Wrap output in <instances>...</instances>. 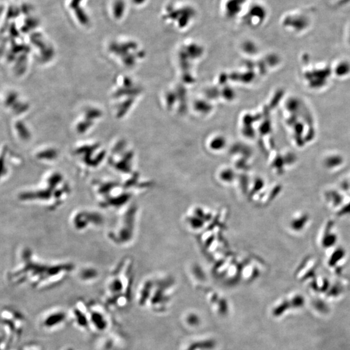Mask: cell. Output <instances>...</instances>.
I'll return each instance as SVG.
<instances>
[{"instance_id":"cell-1","label":"cell","mask_w":350,"mask_h":350,"mask_svg":"<svg viewBox=\"0 0 350 350\" xmlns=\"http://www.w3.org/2000/svg\"><path fill=\"white\" fill-rule=\"evenodd\" d=\"M75 271L72 261L43 258L26 246L18 250L15 262L7 271V280L14 286L46 290L61 285Z\"/></svg>"},{"instance_id":"cell-2","label":"cell","mask_w":350,"mask_h":350,"mask_svg":"<svg viewBox=\"0 0 350 350\" xmlns=\"http://www.w3.org/2000/svg\"><path fill=\"white\" fill-rule=\"evenodd\" d=\"M72 194L70 180L59 171L44 173L35 184L20 190L16 195L20 203L56 211L68 202Z\"/></svg>"},{"instance_id":"cell-3","label":"cell","mask_w":350,"mask_h":350,"mask_svg":"<svg viewBox=\"0 0 350 350\" xmlns=\"http://www.w3.org/2000/svg\"><path fill=\"white\" fill-rule=\"evenodd\" d=\"M134 262L129 256L119 259L104 283L102 302L111 310L127 308L132 300Z\"/></svg>"},{"instance_id":"cell-4","label":"cell","mask_w":350,"mask_h":350,"mask_svg":"<svg viewBox=\"0 0 350 350\" xmlns=\"http://www.w3.org/2000/svg\"><path fill=\"white\" fill-rule=\"evenodd\" d=\"M90 191L100 209L116 213L132 202L136 195L118 178L93 180L90 183Z\"/></svg>"},{"instance_id":"cell-5","label":"cell","mask_w":350,"mask_h":350,"mask_svg":"<svg viewBox=\"0 0 350 350\" xmlns=\"http://www.w3.org/2000/svg\"><path fill=\"white\" fill-rule=\"evenodd\" d=\"M116 213V218L107 228L106 239L114 247H129L137 237L139 208L132 202Z\"/></svg>"},{"instance_id":"cell-6","label":"cell","mask_w":350,"mask_h":350,"mask_svg":"<svg viewBox=\"0 0 350 350\" xmlns=\"http://www.w3.org/2000/svg\"><path fill=\"white\" fill-rule=\"evenodd\" d=\"M1 319V348L11 350L22 335L26 320L20 312L9 307L2 308Z\"/></svg>"},{"instance_id":"cell-7","label":"cell","mask_w":350,"mask_h":350,"mask_svg":"<svg viewBox=\"0 0 350 350\" xmlns=\"http://www.w3.org/2000/svg\"><path fill=\"white\" fill-rule=\"evenodd\" d=\"M100 209L87 207L73 209L69 216V225L76 232L80 233L101 229L105 225L106 218Z\"/></svg>"},{"instance_id":"cell-8","label":"cell","mask_w":350,"mask_h":350,"mask_svg":"<svg viewBox=\"0 0 350 350\" xmlns=\"http://www.w3.org/2000/svg\"><path fill=\"white\" fill-rule=\"evenodd\" d=\"M90 333L99 336L117 328L111 310L102 301H89Z\"/></svg>"},{"instance_id":"cell-9","label":"cell","mask_w":350,"mask_h":350,"mask_svg":"<svg viewBox=\"0 0 350 350\" xmlns=\"http://www.w3.org/2000/svg\"><path fill=\"white\" fill-rule=\"evenodd\" d=\"M39 329L47 334L61 332L70 325L68 309L56 306L43 310L38 316Z\"/></svg>"},{"instance_id":"cell-10","label":"cell","mask_w":350,"mask_h":350,"mask_svg":"<svg viewBox=\"0 0 350 350\" xmlns=\"http://www.w3.org/2000/svg\"><path fill=\"white\" fill-rule=\"evenodd\" d=\"M70 325L83 333H90L89 301L78 299L68 309Z\"/></svg>"},{"instance_id":"cell-11","label":"cell","mask_w":350,"mask_h":350,"mask_svg":"<svg viewBox=\"0 0 350 350\" xmlns=\"http://www.w3.org/2000/svg\"><path fill=\"white\" fill-rule=\"evenodd\" d=\"M127 346V335L118 328L97 336L95 342L97 350H125Z\"/></svg>"},{"instance_id":"cell-12","label":"cell","mask_w":350,"mask_h":350,"mask_svg":"<svg viewBox=\"0 0 350 350\" xmlns=\"http://www.w3.org/2000/svg\"><path fill=\"white\" fill-rule=\"evenodd\" d=\"M339 233L336 223L333 220H326L321 227L317 237V244L325 252L339 245Z\"/></svg>"},{"instance_id":"cell-13","label":"cell","mask_w":350,"mask_h":350,"mask_svg":"<svg viewBox=\"0 0 350 350\" xmlns=\"http://www.w3.org/2000/svg\"><path fill=\"white\" fill-rule=\"evenodd\" d=\"M326 265L332 273L339 275L346 266L348 259V253L344 247L338 245L326 252Z\"/></svg>"},{"instance_id":"cell-14","label":"cell","mask_w":350,"mask_h":350,"mask_svg":"<svg viewBox=\"0 0 350 350\" xmlns=\"http://www.w3.org/2000/svg\"><path fill=\"white\" fill-rule=\"evenodd\" d=\"M312 217L308 211L298 210L290 216L287 223V229L292 235H301L310 228Z\"/></svg>"},{"instance_id":"cell-15","label":"cell","mask_w":350,"mask_h":350,"mask_svg":"<svg viewBox=\"0 0 350 350\" xmlns=\"http://www.w3.org/2000/svg\"><path fill=\"white\" fill-rule=\"evenodd\" d=\"M348 194L342 188L331 187L323 192L322 198L326 206L335 213L344 204Z\"/></svg>"},{"instance_id":"cell-16","label":"cell","mask_w":350,"mask_h":350,"mask_svg":"<svg viewBox=\"0 0 350 350\" xmlns=\"http://www.w3.org/2000/svg\"><path fill=\"white\" fill-rule=\"evenodd\" d=\"M318 266V261L315 257H306L298 266L297 274L298 275L303 276H305V275H306V276L313 275L317 271Z\"/></svg>"},{"instance_id":"cell-17","label":"cell","mask_w":350,"mask_h":350,"mask_svg":"<svg viewBox=\"0 0 350 350\" xmlns=\"http://www.w3.org/2000/svg\"><path fill=\"white\" fill-rule=\"evenodd\" d=\"M99 278V271L93 266H85L78 273V279L85 285L94 284Z\"/></svg>"},{"instance_id":"cell-18","label":"cell","mask_w":350,"mask_h":350,"mask_svg":"<svg viewBox=\"0 0 350 350\" xmlns=\"http://www.w3.org/2000/svg\"><path fill=\"white\" fill-rule=\"evenodd\" d=\"M325 167L326 170L330 171H337L339 170L342 166H343V159L339 158V157H328L325 159L324 161Z\"/></svg>"},{"instance_id":"cell-19","label":"cell","mask_w":350,"mask_h":350,"mask_svg":"<svg viewBox=\"0 0 350 350\" xmlns=\"http://www.w3.org/2000/svg\"><path fill=\"white\" fill-rule=\"evenodd\" d=\"M335 215L339 219H349L350 220V194L347 195L346 201L340 207V208L335 212Z\"/></svg>"},{"instance_id":"cell-20","label":"cell","mask_w":350,"mask_h":350,"mask_svg":"<svg viewBox=\"0 0 350 350\" xmlns=\"http://www.w3.org/2000/svg\"><path fill=\"white\" fill-rule=\"evenodd\" d=\"M13 350V349H11ZM16 350H43L42 344L37 342H29Z\"/></svg>"},{"instance_id":"cell-21","label":"cell","mask_w":350,"mask_h":350,"mask_svg":"<svg viewBox=\"0 0 350 350\" xmlns=\"http://www.w3.org/2000/svg\"><path fill=\"white\" fill-rule=\"evenodd\" d=\"M59 350H77L74 348V347L71 346H65L62 347L61 349Z\"/></svg>"}]
</instances>
